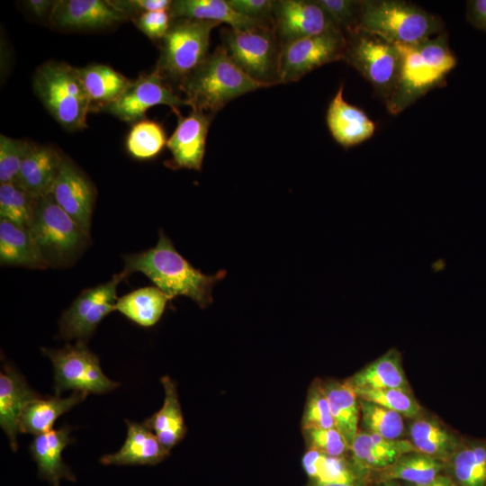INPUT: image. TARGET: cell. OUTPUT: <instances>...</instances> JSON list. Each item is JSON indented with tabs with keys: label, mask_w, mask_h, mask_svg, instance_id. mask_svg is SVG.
Listing matches in <instances>:
<instances>
[{
	"label": "cell",
	"mask_w": 486,
	"mask_h": 486,
	"mask_svg": "<svg viewBox=\"0 0 486 486\" xmlns=\"http://www.w3.org/2000/svg\"><path fill=\"white\" fill-rule=\"evenodd\" d=\"M127 274L140 272L172 300L186 296L200 307L205 308L212 302L214 284L221 280L225 271L207 275L194 268L175 248L171 240L162 232L157 245L146 251L124 256Z\"/></svg>",
	"instance_id": "1"
},
{
	"label": "cell",
	"mask_w": 486,
	"mask_h": 486,
	"mask_svg": "<svg viewBox=\"0 0 486 486\" xmlns=\"http://www.w3.org/2000/svg\"><path fill=\"white\" fill-rule=\"evenodd\" d=\"M394 44L400 52V68L385 104L389 112L396 115L428 91L444 85L457 60L445 33L414 44Z\"/></svg>",
	"instance_id": "2"
},
{
	"label": "cell",
	"mask_w": 486,
	"mask_h": 486,
	"mask_svg": "<svg viewBox=\"0 0 486 486\" xmlns=\"http://www.w3.org/2000/svg\"><path fill=\"white\" fill-rule=\"evenodd\" d=\"M262 87L234 63L222 45L178 85L192 110L212 115L231 100Z\"/></svg>",
	"instance_id": "3"
},
{
	"label": "cell",
	"mask_w": 486,
	"mask_h": 486,
	"mask_svg": "<svg viewBox=\"0 0 486 486\" xmlns=\"http://www.w3.org/2000/svg\"><path fill=\"white\" fill-rule=\"evenodd\" d=\"M442 30L439 17L401 0H362L356 29L393 44H414Z\"/></svg>",
	"instance_id": "4"
},
{
	"label": "cell",
	"mask_w": 486,
	"mask_h": 486,
	"mask_svg": "<svg viewBox=\"0 0 486 486\" xmlns=\"http://www.w3.org/2000/svg\"><path fill=\"white\" fill-rule=\"evenodd\" d=\"M32 86L42 104L63 128L76 130L86 127L93 105L77 68L65 62H46L36 69Z\"/></svg>",
	"instance_id": "5"
},
{
	"label": "cell",
	"mask_w": 486,
	"mask_h": 486,
	"mask_svg": "<svg viewBox=\"0 0 486 486\" xmlns=\"http://www.w3.org/2000/svg\"><path fill=\"white\" fill-rule=\"evenodd\" d=\"M28 230L49 266L69 264L89 238L50 194L34 198Z\"/></svg>",
	"instance_id": "6"
},
{
	"label": "cell",
	"mask_w": 486,
	"mask_h": 486,
	"mask_svg": "<svg viewBox=\"0 0 486 486\" xmlns=\"http://www.w3.org/2000/svg\"><path fill=\"white\" fill-rule=\"evenodd\" d=\"M219 22L172 19L161 40L156 68L165 81L179 85L206 58L212 30Z\"/></svg>",
	"instance_id": "7"
},
{
	"label": "cell",
	"mask_w": 486,
	"mask_h": 486,
	"mask_svg": "<svg viewBox=\"0 0 486 486\" xmlns=\"http://www.w3.org/2000/svg\"><path fill=\"white\" fill-rule=\"evenodd\" d=\"M220 35L230 58L248 76L265 87L279 84L281 44L272 23L244 30L223 28Z\"/></svg>",
	"instance_id": "8"
},
{
	"label": "cell",
	"mask_w": 486,
	"mask_h": 486,
	"mask_svg": "<svg viewBox=\"0 0 486 486\" xmlns=\"http://www.w3.org/2000/svg\"><path fill=\"white\" fill-rule=\"evenodd\" d=\"M344 60L354 67L386 101L392 93L400 68L395 44L362 31L346 35Z\"/></svg>",
	"instance_id": "9"
},
{
	"label": "cell",
	"mask_w": 486,
	"mask_h": 486,
	"mask_svg": "<svg viewBox=\"0 0 486 486\" xmlns=\"http://www.w3.org/2000/svg\"><path fill=\"white\" fill-rule=\"evenodd\" d=\"M41 351L53 364L55 395L68 390L102 394L120 385L104 374L98 356L83 341L68 344L61 349Z\"/></svg>",
	"instance_id": "10"
},
{
	"label": "cell",
	"mask_w": 486,
	"mask_h": 486,
	"mask_svg": "<svg viewBox=\"0 0 486 486\" xmlns=\"http://www.w3.org/2000/svg\"><path fill=\"white\" fill-rule=\"evenodd\" d=\"M346 37L338 28L281 45L279 83L295 82L310 71L338 60H344Z\"/></svg>",
	"instance_id": "11"
},
{
	"label": "cell",
	"mask_w": 486,
	"mask_h": 486,
	"mask_svg": "<svg viewBox=\"0 0 486 486\" xmlns=\"http://www.w3.org/2000/svg\"><path fill=\"white\" fill-rule=\"evenodd\" d=\"M126 275L122 272L105 284L84 290L63 312L58 336L83 342L89 338L104 317L115 310L117 286Z\"/></svg>",
	"instance_id": "12"
},
{
	"label": "cell",
	"mask_w": 486,
	"mask_h": 486,
	"mask_svg": "<svg viewBox=\"0 0 486 486\" xmlns=\"http://www.w3.org/2000/svg\"><path fill=\"white\" fill-rule=\"evenodd\" d=\"M167 105L176 114L180 106L188 105L177 95L157 69L131 81L126 91L115 102L101 110L127 122L143 120L146 112L156 105Z\"/></svg>",
	"instance_id": "13"
},
{
	"label": "cell",
	"mask_w": 486,
	"mask_h": 486,
	"mask_svg": "<svg viewBox=\"0 0 486 486\" xmlns=\"http://www.w3.org/2000/svg\"><path fill=\"white\" fill-rule=\"evenodd\" d=\"M272 25L281 45L338 28L315 0L274 1Z\"/></svg>",
	"instance_id": "14"
},
{
	"label": "cell",
	"mask_w": 486,
	"mask_h": 486,
	"mask_svg": "<svg viewBox=\"0 0 486 486\" xmlns=\"http://www.w3.org/2000/svg\"><path fill=\"white\" fill-rule=\"evenodd\" d=\"M50 194L90 235L95 190L87 176L68 157H63Z\"/></svg>",
	"instance_id": "15"
},
{
	"label": "cell",
	"mask_w": 486,
	"mask_h": 486,
	"mask_svg": "<svg viewBox=\"0 0 486 486\" xmlns=\"http://www.w3.org/2000/svg\"><path fill=\"white\" fill-rule=\"evenodd\" d=\"M129 19L109 0H58L49 18L58 28L99 30Z\"/></svg>",
	"instance_id": "16"
},
{
	"label": "cell",
	"mask_w": 486,
	"mask_h": 486,
	"mask_svg": "<svg viewBox=\"0 0 486 486\" xmlns=\"http://www.w3.org/2000/svg\"><path fill=\"white\" fill-rule=\"evenodd\" d=\"M178 115V122L166 147L176 167L201 170L206 138L212 114L192 110L187 116Z\"/></svg>",
	"instance_id": "17"
},
{
	"label": "cell",
	"mask_w": 486,
	"mask_h": 486,
	"mask_svg": "<svg viewBox=\"0 0 486 486\" xmlns=\"http://www.w3.org/2000/svg\"><path fill=\"white\" fill-rule=\"evenodd\" d=\"M417 451L409 439H388L377 434L358 430L350 447L351 463L368 476L385 469L406 453Z\"/></svg>",
	"instance_id": "18"
},
{
	"label": "cell",
	"mask_w": 486,
	"mask_h": 486,
	"mask_svg": "<svg viewBox=\"0 0 486 486\" xmlns=\"http://www.w3.org/2000/svg\"><path fill=\"white\" fill-rule=\"evenodd\" d=\"M63 157L54 148L30 142L14 183L32 198L50 194Z\"/></svg>",
	"instance_id": "19"
},
{
	"label": "cell",
	"mask_w": 486,
	"mask_h": 486,
	"mask_svg": "<svg viewBox=\"0 0 486 486\" xmlns=\"http://www.w3.org/2000/svg\"><path fill=\"white\" fill-rule=\"evenodd\" d=\"M41 397L12 365L5 364L0 374V426L14 451L18 448L19 419L25 407Z\"/></svg>",
	"instance_id": "20"
},
{
	"label": "cell",
	"mask_w": 486,
	"mask_h": 486,
	"mask_svg": "<svg viewBox=\"0 0 486 486\" xmlns=\"http://www.w3.org/2000/svg\"><path fill=\"white\" fill-rule=\"evenodd\" d=\"M344 86L340 85L327 111L328 128L334 140L345 148L358 145L370 139L375 123L364 112L343 97Z\"/></svg>",
	"instance_id": "21"
},
{
	"label": "cell",
	"mask_w": 486,
	"mask_h": 486,
	"mask_svg": "<svg viewBox=\"0 0 486 486\" xmlns=\"http://www.w3.org/2000/svg\"><path fill=\"white\" fill-rule=\"evenodd\" d=\"M407 431L409 440L418 452L445 464L454 454L464 439L438 418L424 413L410 418Z\"/></svg>",
	"instance_id": "22"
},
{
	"label": "cell",
	"mask_w": 486,
	"mask_h": 486,
	"mask_svg": "<svg viewBox=\"0 0 486 486\" xmlns=\"http://www.w3.org/2000/svg\"><path fill=\"white\" fill-rule=\"evenodd\" d=\"M127 436L122 448L113 454L104 455L103 464L132 465L156 464L169 453L159 442L154 432L144 423L125 420Z\"/></svg>",
	"instance_id": "23"
},
{
	"label": "cell",
	"mask_w": 486,
	"mask_h": 486,
	"mask_svg": "<svg viewBox=\"0 0 486 486\" xmlns=\"http://www.w3.org/2000/svg\"><path fill=\"white\" fill-rule=\"evenodd\" d=\"M70 431L71 428L68 426L51 429L35 436L30 446L32 456L38 465L39 476L53 486H58L61 478L75 481L74 475L61 457L63 449L73 441L69 436Z\"/></svg>",
	"instance_id": "24"
},
{
	"label": "cell",
	"mask_w": 486,
	"mask_h": 486,
	"mask_svg": "<svg viewBox=\"0 0 486 486\" xmlns=\"http://www.w3.org/2000/svg\"><path fill=\"white\" fill-rule=\"evenodd\" d=\"M169 12L172 19L225 22L236 30L272 23L238 14L227 0H176L172 2Z\"/></svg>",
	"instance_id": "25"
},
{
	"label": "cell",
	"mask_w": 486,
	"mask_h": 486,
	"mask_svg": "<svg viewBox=\"0 0 486 486\" xmlns=\"http://www.w3.org/2000/svg\"><path fill=\"white\" fill-rule=\"evenodd\" d=\"M0 263L40 270L49 266L30 230L4 219L0 220Z\"/></svg>",
	"instance_id": "26"
},
{
	"label": "cell",
	"mask_w": 486,
	"mask_h": 486,
	"mask_svg": "<svg viewBox=\"0 0 486 486\" xmlns=\"http://www.w3.org/2000/svg\"><path fill=\"white\" fill-rule=\"evenodd\" d=\"M346 381L354 390L400 389L411 392L401 355L396 348L389 349Z\"/></svg>",
	"instance_id": "27"
},
{
	"label": "cell",
	"mask_w": 486,
	"mask_h": 486,
	"mask_svg": "<svg viewBox=\"0 0 486 486\" xmlns=\"http://www.w3.org/2000/svg\"><path fill=\"white\" fill-rule=\"evenodd\" d=\"M445 473L454 486H486V437H464Z\"/></svg>",
	"instance_id": "28"
},
{
	"label": "cell",
	"mask_w": 486,
	"mask_h": 486,
	"mask_svg": "<svg viewBox=\"0 0 486 486\" xmlns=\"http://www.w3.org/2000/svg\"><path fill=\"white\" fill-rule=\"evenodd\" d=\"M87 395L88 393L84 392H73L66 398L54 395L40 397L31 401L20 417L19 433L38 436L50 431L58 417L85 400Z\"/></svg>",
	"instance_id": "29"
},
{
	"label": "cell",
	"mask_w": 486,
	"mask_h": 486,
	"mask_svg": "<svg viewBox=\"0 0 486 486\" xmlns=\"http://www.w3.org/2000/svg\"><path fill=\"white\" fill-rule=\"evenodd\" d=\"M446 464L418 451L406 453L383 470L372 472L376 482L403 481L412 485L431 482L445 472Z\"/></svg>",
	"instance_id": "30"
},
{
	"label": "cell",
	"mask_w": 486,
	"mask_h": 486,
	"mask_svg": "<svg viewBox=\"0 0 486 486\" xmlns=\"http://www.w3.org/2000/svg\"><path fill=\"white\" fill-rule=\"evenodd\" d=\"M323 383L335 428L342 434L351 447L358 433L360 410L358 397L346 380L330 381Z\"/></svg>",
	"instance_id": "31"
},
{
	"label": "cell",
	"mask_w": 486,
	"mask_h": 486,
	"mask_svg": "<svg viewBox=\"0 0 486 486\" xmlns=\"http://www.w3.org/2000/svg\"><path fill=\"white\" fill-rule=\"evenodd\" d=\"M161 382L165 390L164 404L143 423L154 432L161 445L170 451L184 437L185 426L174 382L165 376Z\"/></svg>",
	"instance_id": "32"
},
{
	"label": "cell",
	"mask_w": 486,
	"mask_h": 486,
	"mask_svg": "<svg viewBox=\"0 0 486 486\" xmlns=\"http://www.w3.org/2000/svg\"><path fill=\"white\" fill-rule=\"evenodd\" d=\"M93 110L115 102L126 91L131 80L104 64H91L78 68Z\"/></svg>",
	"instance_id": "33"
},
{
	"label": "cell",
	"mask_w": 486,
	"mask_h": 486,
	"mask_svg": "<svg viewBox=\"0 0 486 486\" xmlns=\"http://www.w3.org/2000/svg\"><path fill=\"white\" fill-rule=\"evenodd\" d=\"M169 300L157 286H148L118 298L115 310L138 325L150 327L159 320Z\"/></svg>",
	"instance_id": "34"
},
{
	"label": "cell",
	"mask_w": 486,
	"mask_h": 486,
	"mask_svg": "<svg viewBox=\"0 0 486 486\" xmlns=\"http://www.w3.org/2000/svg\"><path fill=\"white\" fill-rule=\"evenodd\" d=\"M302 466L314 482H352L361 480L371 482L370 478L359 472L345 456L335 457L308 449L302 458Z\"/></svg>",
	"instance_id": "35"
},
{
	"label": "cell",
	"mask_w": 486,
	"mask_h": 486,
	"mask_svg": "<svg viewBox=\"0 0 486 486\" xmlns=\"http://www.w3.org/2000/svg\"><path fill=\"white\" fill-rule=\"evenodd\" d=\"M358 400L364 430L388 439H402L406 431L403 416L372 401Z\"/></svg>",
	"instance_id": "36"
},
{
	"label": "cell",
	"mask_w": 486,
	"mask_h": 486,
	"mask_svg": "<svg viewBox=\"0 0 486 486\" xmlns=\"http://www.w3.org/2000/svg\"><path fill=\"white\" fill-rule=\"evenodd\" d=\"M164 128L156 121L143 119L135 122L126 138L127 151L135 158L156 157L166 145Z\"/></svg>",
	"instance_id": "37"
},
{
	"label": "cell",
	"mask_w": 486,
	"mask_h": 486,
	"mask_svg": "<svg viewBox=\"0 0 486 486\" xmlns=\"http://www.w3.org/2000/svg\"><path fill=\"white\" fill-rule=\"evenodd\" d=\"M34 198L14 183H0V217L28 229L33 213Z\"/></svg>",
	"instance_id": "38"
},
{
	"label": "cell",
	"mask_w": 486,
	"mask_h": 486,
	"mask_svg": "<svg viewBox=\"0 0 486 486\" xmlns=\"http://www.w3.org/2000/svg\"><path fill=\"white\" fill-rule=\"evenodd\" d=\"M357 397L394 410L404 418H413L424 413L411 392L400 389H358Z\"/></svg>",
	"instance_id": "39"
},
{
	"label": "cell",
	"mask_w": 486,
	"mask_h": 486,
	"mask_svg": "<svg viewBox=\"0 0 486 486\" xmlns=\"http://www.w3.org/2000/svg\"><path fill=\"white\" fill-rule=\"evenodd\" d=\"M302 425V429L335 428L321 381H314L309 389Z\"/></svg>",
	"instance_id": "40"
},
{
	"label": "cell",
	"mask_w": 486,
	"mask_h": 486,
	"mask_svg": "<svg viewBox=\"0 0 486 486\" xmlns=\"http://www.w3.org/2000/svg\"><path fill=\"white\" fill-rule=\"evenodd\" d=\"M315 2L345 35L356 31L362 0H315Z\"/></svg>",
	"instance_id": "41"
},
{
	"label": "cell",
	"mask_w": 486,
	"mask_h": 486,
	"mask_svg": "<svg viewBox=\"0 0 486 486\" xmlns=\"http://www.w3.org/2000/svg\"><path fill=\"white\" fill-rule=\"evenodd\" d=\"M30 142L0 135V183L14 182Z\"/></svg>",
	"instance_id": "42"
},
{
	"label": "cell",
	"mask_w": 486,
	"mask_h": 486,
	"mask_svg": "<svg viewBox=\"0 0 486 486\" xmlns=\"http://www.w3.org/2000/svg\"><path fill=\"white\" fill-rule=\"evenodd\" d=\"M302 430L308 449L335 457H344L350 452L349 445L336 428Z\"/></svg>",
	"instance_id": "43"
},
{
	"label": "cell",
	"mask_w": 486,
	"mask_h": 486,
	"mask_svg": "<svg viewBox=\"0 0 486 486\" xmlns=\"http://www.w3.org/2000/svg\"><path fill=\"white\" fill-rule=\"evenodd\" d=\"M131 20L149 39L161 40L170 27L172 17L169 10H158L144 13Z\"/></svg>",
	"instance_id": "44"
},
{
	"label": "cell",
	"mask_w": 486,
	"mask_h": 486,
	"mask_svg": "<svg viewBox=\"0 0 486 486\" xmlns=\"http://www.w3.org/2000/svg\"><path fill=\"white\" fill-rule=\"evenodd\" d=\"M120 12L129 18H135L144 13L170 10L173 1L169 0H109Z\"/></svg>",
	"instance_id": "45"
},
{
	"label": "cell",
	"mask_w": 486,
	"mask_h": 486,
	"mask_svg": "<svg viewBox=\"0 0 486 486\" xmlns=\"http://www.w3.org/2000/svg\"><path fill=\"white\" fill-rule=\"evenodd\" d=\"M227 2L236 12L242 15L254 19L269 21L272 22L274 1L227 0Z\"/></svg>",
	"instance_id": "46"
},
{
	"label": "cell",
	"mask_w": 486,
	"mask_h": 486,
	"mask_svg": "<svg viewBox=\"0 0 486 486\" xmlns=\"http://www.w3.org/2000/svg\"><path fill=\"white\" fill-rule=\"evenodd\" d=\"M466 17L473 27L486 32V0L468 1Z\"/></svg>",
	"instance_id": "47"
},
{
	"label": "cell",
	"mask_w": 486,
	"mask_h": 486,
	"mask_svg": "<svg viewBox=\"0 0 486 486\" xmlns=\"http://www.w3.org/2000/svg\"><path fill=\"white\" fill-rule=\"evenodd\" d=\"M55 3L56 1L50 0H28L24 2V5L31 14L42 19L50 18Z\"/></svg>",
	"instance_id": "48"
},
{
	"label": "cell",
	"mask_w": 486,
	"mask_h": 486,
	"mask_svg": "<svg viewBox=\"0 0 486 486\" xmlns=\"http://www.w3.org/2000/svg\"><path fill=\"white\" fill-rule=\"evenodd\" d=\"M370 482L368 481H356L352 482H331L322 483L311 482L310 486H367Z\"/></svg>",
	"instance_id": "49"
},
{
	"label": "cell",
	"mask_w": 486,
	"mask_h": 486,
	"mask_svg": "<svg viewBox=\"0 0 486 486\" xmlns=\"http://www.w3.org/2000/svg\"><path fill=\"white\" fill-rule=\"evenodd\" d=\"M411 486H454L451 479L444 472L429 483Z\"/></svg>",
	"instance_id": "50"
},
{
	"label": "cell",
	"mask_w": 486,
	"mask_h": 486,
	"mask_svg": "<svg viewBox=\"0 0 486 486\" xmlns=\"http://www.w3.org/2000/svg\"><path fill=\"white\" fill-rule=\"evenodd\" d=\"M374 486H401L397 481H384L376 482Z\"/></svg>",
	"instance_id": "51"
}]
</instances>
